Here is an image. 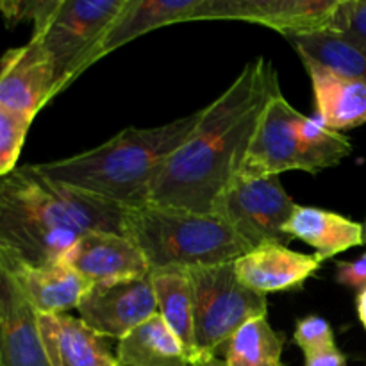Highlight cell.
I'll list each match as a JSON object with an SVG mask.
<instances>
[{
	"label": "cell",
	"instance_id": "6da1fadb",
	"mask_svg": "<svg viewBox=\"0 0 366 366\" xmlns=\"http://www.w3.org/2000/svg\"><path fill=\"white\" fill-rule=\"evenodd\" d=\"M279 77L264 57L250 61L207 107L186 142L168 157L149 204L211 214L222 189L239 174L264 106Z\"/></svg>",
	"mask_w": 366,
	"mask_h": 366
},
{
	"label": "cell",
	"instance_id": "2e32d148",
	"mask_svg": "<svg viewBox=\"0 0 366 366\" xmlns=\"http://www.w3.org/2000/svg\"><path fill=\"white\" fill-rule=\"evenodd\" d=\"M209 0H127L97 46L93 64L118 46L167 25L207 20Z\"/></svg>",
	"mask_w": 366,
	"mask_h": 366
},
{
	"label": "cell",
	"instance_id": "5b68a950",
	"mask_svg": "<svg viewBox=\"0 0 366 366\" xmlns=\"http://www.w3.org/2000/svg\"><path fill=\"white\" fill-rule=\"evenodd\" d=\"M350 152L352 143L345 134L300 113L279 88L264 106L238 175L268 177L292 170L318 174L340 164Z\"/></svg>",
	"mask_w": 366,
	"mask_h": 366
},
{
	"label": "cell",
	"instance_id": "30bf717a",
	"mask_svg": "<svg viewBox=\"0 0 366 366\" xmlns=\"http://www.w3.org/2000/svg\"><path fill=\"white\" fill-rule=\"evenodd\" d=\"M340 0H209L207 20H243L290 36L329 29Z\"/></svg>",
	"mask_w": 366,
	"mask_h": 366
},
{
	"label": "cell",
	"instance_id": "1f68e13d",
	"mask_svg": "<svg viewBox=\"0 0 366 366\" xmlns=\"http://www.w3.org/2000/svg\"><path fill=\"white\" fill-rule=\"evenodd\" d=\"M0 4H2V0H0Z\"/></svg>",
	"mask_w": 366,
	"mask_h": 366
},
{
	"label": "cell",
	"instance_id": "5bb4252c",
	"mask_svg": "<svg viewBox=\"0 0 366 366\" xmlns=\"http://www.w3.org/2000/svg\"><path fill=\"white\" fill-rule=\"evenodd\" d=\"M0 267L13 277L39 315H63L77 310L82 295L89 288V282L63 261L29 264L0 252Z\"/></svg>",
	"mask_w": 366,
	"mask_h": 366
},
{
	"label": "cell",
	"instance_id": "f546056e",
	"mask_svg": "<svg viewBox=\"0 0 366 366\" xmlns=\"http://www.w3.org/2000/svg\"><path fill=\"white\" fill-rule=\"evenodd\" d=\"M356 307H357V317H360L361 324H363V327L366 331V288L363 290V292L357 293Z\"/></svg>",
	"mask_w": 366,
	"mask_h": 366
},
{
	"label": "cell",
	"instance_id": "cb8c5ba5",
	"mask_svg": "<svg viewBox=\"0 0 366 366\" xmlns=\"http://www.w3.org/2000/svg\"><path fill=\"white\" fill-rule=\"evenodd\" d=\"M34 118L0 104V177L18 168L29 127Z\"/></svg>",
	"mask_w": 366,
	"mask_h": 366
},
{
	"label": "cell",
	"instance_id": "277c9868",
	"mask_svg": "<svg viewBox=\"0 0 366 366\" xmlns=\"http://www.w3.org/2000/svg\"><path fill=\"white\" fill-rule=\"evenodd\" d=\"M124 234L142 250L150 272L217 267L252 250L214 214L157 204L125 211Z\"/></svg>",
	"mask_w": 366,
	"mask_h": 366
},
{
	"label": "cell",
	"instance_id": "f1b7e54d",
	"mask_svg": "<svg viewBox=\"0 0 366 366\" xmlns=\"http://www.w3.org/2000/svg\"><path fill=\"white\" fill-rule=\"evenodd\" d=\"M189 366H229V363L222 357H218L217 354H200L199 357L189 363Z\"/></svg>",
	"mask_w": 366,
	"mask_h": 366
},
{
	"label": "cell",
	"instance_id": "8992f818",
	"mask_svg": "<svg viewBox=\"0 0 366 366\" xmlns=\"http://www.w3.org/2000/svg\"><path fill=\"white\" fill-rule=\"evenodd\" d=\"M127 0H29L11 4L7 21H32V39L52 61L57 93L93 64L111 24Z\"/></svg>",
	"mask_w": 366,
	"mask_h": 366
},
{
	"label": "cell",
	"instance_id": "3957f363",
	"mask_svg": "<svg viewBox=\"0 0 366 366\" xmlns=\"http://www.w3.org/2000/svg\"><path fill=\"white\" fill-rule=\"evenodd\" d=\"M200 111L159 127H127L92 150L38 163L45 175L125 209L149 204L150 189L168 157L186 142Z\"/></svg>",
	"mask_w": 366,
	"mask_h": 366
},
{
	"label": "cell",
	"instance_id": "83f0119b",
	"mask_svg": "<svg viewBox=\"0 0 366 366\" xmlns=\"http://www.w3.org/2000/svg\"><path fill=\"white\" fill-rule=\"evenodd\" d=\"M304 356H306L304 366H347V356L338 347H329V349L304 354Z\"/></svg>",
	"mask_w": 366,
	"mask_h": 366
},
{
	"label": "cell",
	"instance_id": "44dd1931",
	"mask_svg": "<svg viewBox=\"0 0 366 366\" xmlns=\"http://www.w3.org/2000/svg\"><path fill=\"white\" fill-rule=\"evenodd\" d=\"M300 61H311L342 77L366 84V50L335 31L290 36Z\"/></svg>",
	"mask_w": 366,
	"mask_h": 366
},
{
	"label": "cell",
	"instance_id": "7a4b0ae2",
	"mask_svg": "<svg viewBox=\"0 0 366 366\" xmlns=\"http://www.w3.org/2000/svg\"><path fill=\"white\" fill-rule=\"evenodd\" d=\"M125 211L24 164L0 177V252L29 264L54 263L84 232L124 234Z\"/></svg>",
	"mask_w": 366,
	"mask_h": 366
},
{
	"label": "cell",
	"instance_id": "ba28073f",
	"mask_svg": "<svg viewBox=\"0 0 366 366\" xmlns=\"http://www.w3.org/2000/svg\"><path fill=\"white\" fill-rule=\"evenodd\" d=\"M297 202L288 195L279 175H236L217 197L211 214L229 225L250 249L292 242L285 232Z\"/></svg>",
	"mask_w": 366,
	"mask_h": 366
},
{
	"label": "cell",
	"instance_id": "52a82bcc",
	"mask_svg": "<svg viewBox=\"0 0 366 366\" xmlns=\"http://www.w3.org/2000/svg\"><path fill=\"white\" fill-rule=\"evenodd\" d=\"M192 285L195 343L200 354H217L247 322L267 317V297L247 288L232 263L184 270Z\"/></svg>",
	"mask_w": 366,
	"mask_h": 366
},
{
	"label": "cell",
	"instance_id": "9a60e30c",
	"mask_svg": "<svg viewBox=\"0 0 366 366\" xmlns=\"http://www.w3.org/2000/svg\"><path fill=\"white\" fill-rule=\"evenodd\" d=\"M322 263L324 259L318 254L295 252L286 245L267 243L236 259L234 272L247 288L267 297L300 288Z\"/></svg>",
	"mask_w": 366,
	"mask_h": 366
},
{
	"label": "cell",
	"instance_id": "484cf974",
	"mask_svg": "<svg viewBox=\"0 0 366 366\" xmlns=\"http://www.w3.org/2000/svg\"><path fill=\"white\" fill-rule=\"evenodd\" d=\"M293 342L302 349L304 354L317 352V350L336 347L335 332L331 324L325 318L310 315L297 322L295 332H293Z\"/></svg>",
	"mask_w": 366,
	"mask_h": 366
},
{
	"label": "cell",
	"instance_id": "7402d4cb",
	"mask_svg": "<svg viewBox=\"0 0 366 366\" xmlns=\"http://www.w3.org/2000/svg\"><path fill=\"white\" fill-rule=\"evenodd\" d=\"M152 274L157 310L164 324L181 340L189 363L199 357L195 343V318H193L192 285L184 270H159Z\"/></svg>",
	"mask_w": 366,
	"mask_h": 366
},
{
	"label": "cell",
	"instance_id": "7c38bea8",
	"mask_svg": "<svg viewBox=\"0 0 366 366\" xmlns=\"http://www.w3.org/2000/svg\"><path fill=\"white\" fill-rule=\"evenodd\" d=\"M89 285L150 274L142 250L125 234L111 231H88L61 257Z\"/></svg>",
	"mask_w": 366,
	"mask_h": 366
},
{
	"label": "cell",
	"instance_id": "603a6c76",
	"mask_svg": "<svg viewBox=\"0 0 366 366\" xmlns=\"http://www.w3.org/2000/svg\"><path fill=\"white\" fill-rule=\"evenodd\" d=\"M224 349L229 366H285V336L272 327L267 317L247 322Z\"/></svg>",
	"mask_w": 366,
	"mask_h": 366
},
{
	"label": "cell",
	"instance_id": "ffe728a7",
	"mask_svg": "<svg viewBox=\"0 0 366 366\" xmlns=\"http://www.w3.org/2000/svg\"><path fill=\"white\" fill-rule=\"evenodd\" d=\"M117 357L122 366H189L184 345L159 315L118 340Z\"/></svg>",
	"mask_w": 366,
	"mask_h": 366
},
{
	"label": "cell",
	"instance_id": "8fae6325",
	"mask_svg": "<svg viewBox=\"0 0 366 366\" xmlns=\"http://www.w3.org/2000/svg\"><path fill=\"white\" fill-rule=\"evenodd\" d=\"M57 95L56 74L49 54L36 39L0 57V104L36 118Z\"/></svg>",
	"mask_w": 366,
	"mask_h": 366
},
{
	"label": "cell",
	"instance_id": "d4e9b609",
	"mask_svg": "<svg viewBox=\"0 0 366 366\" xmlns=\"http://www.w3.org/2000/svg\"><path fill=\"white\" fill-rule=\"evenodd\" d=\"M329 31L345 36L366 50V0H340Z\"/></svg>",
	"mask_w": 366,
	"mask_h": 366
},
{
	"label": "cell",
	"instance_id": "d6986e66",
	"mask_svg": "<svg viewBox=\"0 0 366 366\" xmlns=\"http://www.w3.org/2000/svg\"><path fill=\"white\" fill-rule=\"evenodd\" d=\"M285 232L292 239H300L313 247L322 259H331L345 250L365 245L363 224L343 214L320 207L297 204Z\"/></svg>",
	"mask_w": 366,
	"mask_h": 366
},
{
	"label": "cell",
	"instance_id": "9c48e42d",
	"mask_svg": "<svg viewBox=\"0 0 366 366\" xmlns=\"http://www.w3.org/2000/svg\"><path fill=\"white\" fill-rule=\"evenodd\" d=\"M77 313L104 338L122 340L159 313L152 274L93 282L82 295Z\"/></svg>",
	"mask_w": 366,
	"mask_h": 366
},
{
	"label": "cell",
	"instance_id": "4dcf8cb0",
	"mask_svg": "<svg viewBox=\"0 0 366 366\" xmlns=\"http://www.w3.org/2000/svg\"><path fill=\"white\" fill-rule=\"evenodd\" d=\"M363 236H365V245H366V217H365V222H363Z\"/></svg>",
	"mask_w": 366,
	"mask_h": 366
},
{
	"label": "cell",
	"instance_id": "e0dca14e",
	"mask_svg": "<svg viewBox=\"0 0 366 366\" xmlns=\"http://www.w3.org/2000/svg\"><path fill=\"white\" fill-rule=\"evenodd\" d=\"M39 331L50 366H122L107 338L71 315H39Z\"/></svg>",
	"mask_w": 366,
	"mask_h": 366
},
{
	"label": "cell",
	"instance_id": "4fadbf2b",
	"mask_svg": "<svg viewBox=\"0 0 366 366\" xmlns=\"http://www.w3.org/2000/svg\"><path fill=\"white\" fill-rule=\"evenodd\" d=\"M0 366H50L39 313L0 267Z\"/></svg>",
	"mask_w": 366,
	"mask_h": 366
},
{
	"label": "cell",
	"instance_id": "ac0fdd59",
	"mask_svg": "<svg viewBox=\"0 0 366 366\" xmlns=\"http://www.w3.org/2000/svg\"><path fill=\"white\" fill-rule=\"evenodd\" d=\"M311 79L317 118L336 132L366 124V84L302 61Z\"/></svg>",
	"mask_w": 366,
	"mask_h": 366
},
{
	"label": "cell",
	"instance_id": "4316f807",
	"mask_svg": "<svg viewBox=\"0 0 366 366\" xmlns=\"http://www.w3.org/2000/svg\"><path fill=\"white\" fill-rule=\"evenodd\" d=\"M336 281L357 293L366 288V252L356 261H338L336 263Z\"/></svg>",
	"mask_w": 366,
	"mask_h": 366
}]
</instances>
